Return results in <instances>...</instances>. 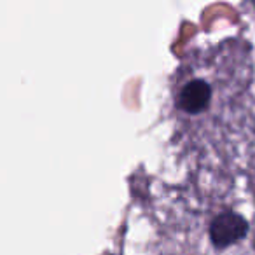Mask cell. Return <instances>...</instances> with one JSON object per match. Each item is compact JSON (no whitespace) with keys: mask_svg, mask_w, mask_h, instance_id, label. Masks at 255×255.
<instances>
[{"mask_svg":"<svg viewBox=\"0 0 255 255\" xmlns=\"http://www.w3.org/2000/svg\"><path fill=\"white\" fill-rule=\"evenodd\" d=\"M149 255H255V240L240 212L210 201L168 213Z\"/></svg>","mask_w":255,"mask_h":255,"instance_id":"obj_1","label":"cell"},{"mask_svg":"<svg viewBox=\"0 0 255 255\" xmlns=\"http://www.w3.org/2000/svg\"><path fill=\"white\" fill-rule=\"evenodd\" d=\"M250 2H252V5H254V7H255V0H250Z\"/></svg>","mask_w":255,"mask_h":255,"instance_id":"obj_2","label":"cell"}]
</instances>
